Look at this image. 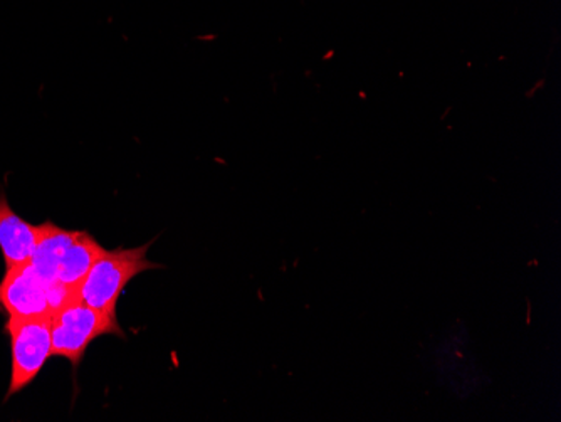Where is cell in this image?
<instances>
[{
	"label": "cell",
	"mask_w": 561,
	"mask_h": 422,
	"mask_svg": "<svg viewBox=\"0 0 561 422\" xmlns=\"http://www.w3.org/2000/svg\"><path fill=\"white\" fill-rule=\"evenodd\" d=\"M105 253V248L87 231H78L75 241L69 246L61 264H59L56 282L72 292L80 293V286L90 273L98 258Z\"/></svg>",
	"instance_id": "cell-6"
},
{
	"label": "cell",
	"mask_w": 561,
	"mask_h": 422,
	"mask_svg": "<svg viewBox=\"0 0 561 422\" xmlns=\"http://www.w3.org/2000/svg\"><path fill=\"white\" fill-rule=\"evenodd\" d=\"M47 288L31 264L8 267L0 282V310L9 318L50 317Z\"/></svg>",
	"instance_id": "cell-4"
},
{
	"label": "cell",
	"mask_w": 561,
	"mask_h": 422,
	"mask_svg": "<svg viewBox=\"0 0 561 422\" xmlns=\"http://www.w3.org/2000/svg\"><path fill=\"white\" fill-rule=\"evenodd\" d=\"M103 335L125 339L118 318L108 317L83 301H72L50 317L53 355L71 362L72 367L83 362L88 346Z\"/></svg>",
	"instance_id": "cell-2"
},
{
	"label": "cell",
	"mask_w": 561,
	"mask_h": 422,
	"mask_svg": "<svg viewBox=\"0 0 561 422\" xmlns=\"http://www.w3.org/2000/svg\"><path fill=\"white\" fill-rule=\"evenodd\" d=\"M43 225L34 226L22 219L9 206L4 192H0V251L5 267L30 264L39 241Z\"/></svg>",
	"instance_id": "cell-5"
},
{
	"label": "cell",
	"mask_w": 561,
	"mask_h": 422,
	"mask_svg": "<svg viewBox=\"0 0 561 422\" xmlns=\"http://www.w3.org/2000/svg\"><path fill=\"white\" fill-rule=\"evenodd\" d=\"M150 242L140 248L105 250L91 266L80 286V300L88 307L116 318V305L126 285L145 271L160 270V264L148 261Z\"/></svg>",
	"instance_id": "cell-1"
},
{
	"label": "cell",
	"mask_w": 561,
	"mask_h": 422,
	"mask_svg": "<svg viewBox=\"0 0 561 422\" xmlns=\"http://www.w3.org/2000/svg\"><path fill=\"white\" fill-rule=\"evenodd\" d=\"M76 235H78V231L59 228L49 220L44 223L43 232H41L36 251H34L30 264L36 270L37 275L49 285L56 282L59 264H61L62 256H65L69 246L75 241Z\"/></svg>",
	"instance_id": "cell-7"
},
{
	"label": "cell",
	"mask_w": 561,
	"mask_h": 422,
	"mask_svg": "<svg viewBox=\"0 0 561 422\" xmlns=\"http://www.w3.org/2000/svg\"><path fill=\"white\" fill-rule=\"evenodd\" d=\"M5 333L11 339V384L8 397L30 387L53 357L50 317L9 318Z\"/></svg>",
	"instance_id": "cell-3"
}]
</instances>
